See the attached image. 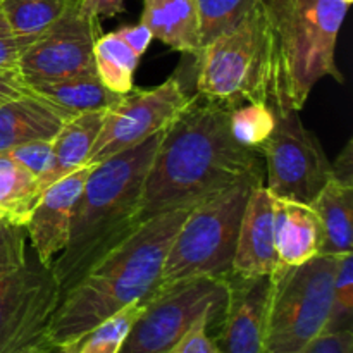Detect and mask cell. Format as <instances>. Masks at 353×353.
Masks as SVG:
<instances>
[{
  "mask_svg": "<svg viewBox=\"0 0 353 353\" xmlns=\"http://www.w3.org/2000/svg\"><path fill=\"white\" fill-rule=\"evenodd\" d=\"M37 37H21L10 26L0 7V71H17L24 52Z\"/></svg>",
  "mask_w": 353,
  "mask_h": 353,
  "instance_id": "obj_31",
  "label": "cell"
},
{
  "mask_svg": "<svg viewBox=\"0 0 353 353\" xmlns=\"http://www.w3.org/2000/svg\"><path fill=\"white\" fill-rule=\"evenodd\" d=\"M71 117L74 116L34 92L2 103L0 154L31 141H54Z\"/></svg>",
  "mask_w": 353,
  "mask_h": 353,
  "instance_id": "obj_16",
  "label": "cell"
},
{
  "mask_svg": "<svg viewBox=\"0 0 353 353\" xmlns=\"http://www.w3.org/2000/svg\"><path fill=\"white\" fill-rule=\"evenodd\" d=\"M79 6L38 34L23 54L19 74L28 85L97 74L93 47L102 28L99 17L85 14Z\"/></svg>",
  "mask_w": 353,
  "mask_h": 353,
  "instance_id": "obj_12",
  "label": "cell"
},
{
  "mask_svg": "<svg viewBox=\"0 0 353 353\" xmlns=\"http://www.w3.org/2000/svg\"><path fill=\"white\" fill-rule=\"evenodd\" d=\"M228 302L226 278L181 279L161 286L145 302L119 353H171L200 319L219 330Z\"/></svg>",
  "mask_w": 353,
  "mask_h": 353,
  "instance_id": "obj_8",
  "label": "cell"
},
{
  "mask_svg": "<svg viewBox=\"0 0 353 353\" xmlns=\"http://www.w3.org/2000/svg\"><path fill=\"white\" fill-rule=\"evenodd\" d=\"M107 110L81 112L71 117L62 126L57 138L54 140V169L45 181V188H48L57 179L71 174L76 169L93 165L88 164V157L93 145H95L97 137L102 130Z\"/></svg>",
  "mask_w": 353,
  "mask_h": 353,
  "instance_id": "obj_20",
  "label": "cell"
},
{
  "mask_svg": "<svg viewBox=\"0 0 353 353\" xmlns=\"http://www.w3.org/2000/svg\"><path fill=\"white\" fill-rule=\"evenodd\" d=\"M259 152L271 196L312 203L333 178V162L316 133L303 126L299 110L276 112L274 130Z\"/></svg>",
  "mask_w": 353,
  "mask_h": 353,
  "instance_id": "obj_10",
  "label": "cell"
},
{
  "mask_svg": "<svg viewBox=\"0 0 353 353\" xmlns=\"http://www.w3.org/2000/svg\"><path fill=\"white\" fill-rule=\"evenodd\" d=\"M192 99L174 76L154 88H133L107 110L88 164H102L164 131Z\"/></svg>",
  "mask_w": 353,
  "mask_h": 353,
  "instance_id": "obj_11",
  "label": "cell"
},
{
  "mask_svg": "<svg viewBox=\"0 0 353 353\" xmlns=\"http://www.w3.org/2000/svg\"><path fill=\"white\" fill-rule=\"evenodd\" d=\"M255 3L257 0H196L202 48L233 28Z\"/></svg>",
  "mask_w": 353,
  "mask_h": 353,
  "instance_id": "obj_27",
  "label": "cell"
},
{
  "mask_svg": "<svg viewBox=\"0 0 353 353\" xmlns=\"http://www.w3.org/2000/svg\"><path fill=\"white\" fill-rule=\"evenodd\" d=\"M116 33L123 38L124 43H126L128 47H130L131 50L138 55V57H141V55L147 52V48L150 47L152 40H154V37H152V31L141 23H138L137 26L119 28Z\"/></svg>",
  "mask_w": 353,
  "mask_h": 353,
  "instance_id": "obj_35",
  "label": "cell"
},
{
  "mask_svg": "<svg viewBox=\"0 0 353 353\" xmlns=\"http://www.w3.org/2000/svg\"><path fill=\"white\" fill-rule=\"evenodd\" d=\"M274 126L276 112L265 102H248L230 112L231 134L238 143L252 150L259 152Z\"/></svg>",
  "mask_w": 353,
  "mask_h": 353,
  "instance_id": "obj_26",
  "label": "cell"
},
{
  "mask_svg": "<svg viewBox=\"0 0 353 353\" xmlns=\"http://www.w3.org/2000/svg\"><path fill=\"white\" fill-rule=\"evenodd\" d=\"M324 233L323 255L341 257L353 247V183L331 178L310 203Z\"/></svg>",
  "mask_w": 353,
  "mask_h": 353,
  "instance_id": "obj_19",
  "label": "cell"
},
{
  "mask_svg": "<svg viewBox=\"0 0 353 353\" xmlns=\"http://www.w3.org/2000/svg\"><path fill=\"white\" fill-rule=\"evenodd\" d=\"M79 9L85 14L102 19V17L119 16L126 7H124V0H81Z\"/></svg>",
  "mask_w": 353,
  "mask_h": 353,
  "instance_id": "obj_36",
  "label": "cell"
},
{
  "mask_svg": "<svg viewBox=\"0 0 353 353\" xmlns=\"http://www.w3.org/2000/svg\"><path fill=\"white\" fill-rule=\"evenodd\" d=\"M345 2H347V3H348V6H350V3L353 2V0H345Z\"/></svg>",
  "mask_w": 353,
  "mask_h": 353,
  "instance_id": "obj_38",
  "label": "cell"
},
{
  "mask_svg": "<svg viewBox=\"0 0 353 353\" xmlns=\"http://www.w3.org/2000/svg\"><path fill=\"white\" fill-rule=\"evenodd\" d=\"M31 88L17 71H0V105L19 97L30 95Z\"/></svg>",
  "mask_w": 353,
  "mask_h": 353,
  "instance_id": "obj_34",
  "label": "cell"
},
{
  "mask_svg": "<svg viewBox=\"0 0 353 353\" xmlns=\"http://www.w3.org/2000/svg\"><path fill=\"white\" fill-rule=\"evenodd\" d=\"M145 302L147 300L131 303L93 327L78 343V353H119Z\"/></svg>",
  "mask_w": 353,
  "mask_h": 353,
  "instance_id": "obj_25",
  "label": "cell"
},
{
  "mask_svg": "<svg viewBox=\"0 0 353 353\" xmlns=\"http://www.w3.org/2000/svg\"><path fill=\"white\" fill-rule=\"evenodd\" d=\"M276 265L278 254L274 245L272 196L264 183H261L252 188L241 216L231 274L241 278L269 276Z\"/></svg>",
  "mask_w": 353,
  "mask_h": 353,
  "instance_id": "obj_15",
  "label": "cell"
},
{
  "mask_svg": "<svg viewBox=\"0 0 353 353\" xmlns=\"http://www.w3.org/2000/svg\"><path fill=\"white\" fill-rule=\"evenodd\" d=\"M192 207L171 209L141 223L130 238L62 293L52 323V345L79 343L121 309L150 299L161 285L172 240Z\"/></svg>",
  "mask_w": 353,
  "mask_h": 353,
  "instance_id": "obj_2",
  "label": "cell"
},
{
  "mask_svg": "<svg viewBox=\"0 0 353 353\" xmlns=\"http://www.w3.org/2000/svg\"><path fill=\"white\" fill-rule=\"evenodd\" d=\"M97 76L114 93L126 95L134 88V71L140 57L124 43L123 38L112 33L100 34L93 47Z\"/></svg>",
  "mask_w": 353,
  "mask_h": 353,
  "instance_id": "obj_23",
  "label": "cell"
},
{
  "mask_svg": "<svg viewBox=\"0 0 353 353\" xmlns=\"http://www.w3.org/2000/svg\"><path fill=\"white\" fill-rule=\"evenodd\" d=\"M45 353H78V343L61 345V347H52L50 350H47Z\"/></svg>",
  "mask_w": 353,
  "mask_h": 353,
  "instance_id": "obj_37",
  "label": "cell"
},
{
  "mask_svg": "<svg viewBox=\"0 0 353 353\" xmlns=\"http://www.w3.org/2000/svg\"><path fill=\"white\" fill-rule=\"evenodd\" d=\"M300 353H353V331L323 333Z\"/></svg>",
  "mask_w": 353,
  "mask_h": 353,
  "instance_id": "obj_33",
  "label": "cell"
},
{
  "mask_svg": "<svg viewBox=\"0 0 353 353\" xmlns=\"http://www.w3.org/2000/svg\"><path fill=\"white\" fill-rule=\"evenodd\" d=\"M37 95L43 97L48 102L62 107L72 116L93 110L112 109L124 95L114 93L100 81L97 74L78 76V78L61 79V81L37 83L30 85Z\"/></svg>",
  "mask_w": 353,
  "mask_h": 353,
  "instance_id": "obj_21",
  "label": "cell"
},
{
  "mask_svg": "<svg viewBox=\"0 0 353 353\" xmlns=\"http://www.w3.org/2000/svg\"><path fill=\"white\" fill-rule=\"evenodd\" d=\"M162 133L92 169L74 205L68 245L52 264L62 293L140 228L141 190Z\"/></svg>",
  "mask_w": 353,
  "mask_h": 353,
  "instance_id": "obj_3",
  "label": "cell"
},
{
  "mask_svg": "<svg viewBox=\"0 0 353 353\" xmlns=\"http://www.w3.org/2000/svg\"><path fill=\"white\" fill-rule=\"evenodd\" d=\"M268 54V103L274 112L302 110L323 78L345 83L336 43L345 0H259Z\"/></svg>",
  "mask_w": 353,
  "mask_h": 353,
  "instance_id": "obj_4",
  "label": "cell"
},
{
  "mask_svg": "<svg viewBox=\"0 0 353 353\" xmlns=\"http://www.w3.org/2000/svg\"><path fill=\"white\" fill-rule=\"evenodd\" d=\"M141 24L172 50L199 57L202 52L196 0H143Z\"/></svg>",
  "mask_w": 353,
  "mask_h": 353,
  "instance_id": "obj_18",
  "label": "cell"
},
{
  "mask_svg": "<svg viewBox=\"0 0 353 353\" xmlns=\"http://www.w3.org/2000/svg\"><path fill=\"white\" fill-rule=\"evenodd\" d=\"M62 299L52 268L37 257L0 279V353H45Z\"/></svg>",
  "mask_w": 353,
  "mask_h": 353,
  "instance_id": "obj_9",
  "label": "cell"
},
{
  "mask_svg": "<svg viewBox=\"0 0 353 353\" xmlns=\"http://www.w3.org/2000/svg\"><path fill=\"white\" fill-rule=\"evenodd\" d=\"M353 331V254L341 255L333 283L330 317L324 333Z\"/></svg>",
  "mask_w": 353,
  "mask_h": 353,
  "instance_id": "obj_28",
  "label": "cell"
},
{
  "mask_svg": "<svg viewBox=\"0 0 353 353\" xmlns=\"http://www.w3.org/2000/svg\"><path fill=\"white\" fill-rule=\"evenodd\" d=\"M269 276L228 274V302L214 341L223 353H265Z\"/></svg>",
  "mask_w": 353,
  "mask_h": 353,
  "instance_id": "obj_13",
  "label": "cell"
},
{
  "mask_svg": "<svg viewBox=\"0 0 353 353\" xmlns=\"http://www.w3.org/2000/svg\"><path fill=\"white\" fill-rule=\"evenodd\" d=\"M255 185L261 183L241 181L190 209L168 252L159 288L199 276L231 274L241 216Z\"/></svg>",
  "mask_w": 353,
  "mask_h": 353,
  "instance_id": "obj_5",
  "label": "cell"
},
{
  "mask_svg": "<svg viewBox=\"0 0 353 353\" xmlns=\"http://www.w3.org/2000/svg\"><path fill=\"white\" fill-rule=\"evenodd\" d=\"M45 190L26 169L0 154V223L26 226Z\"/></svg>",
  "mask_w": 353,
  "mask_h": 353,
  "instance_id": "obj_22",
  "label": "cell"
},
{
  "mask_svg": "<svg viewBox=\"0 0 353 353\" xmlns=\"http://www.w3.org/2000/svg\"><path fill=\"white\" fill-rule=\"evenodd\" d=\"M81 0H0L10 26L21 37H38Z\"/></svg>",
  "mask_w": 353,
  "mask_h": 353,
  "instance_id": "obj_24",
  "label": "cell"
},
{
  "mask_svg": "<svg viewBox=\"0 0 353 353\" xmlns=\"http://www.w3.org/2000/svg\"><path fill=\"white\" fill-rule=\"evenodd\" d=\"M196 62L195 95L200 99L228 109L268 103V54L259 0L233 28L205 45Z\"/></svg>",
  "mask_w": 353,
  "mask_h": 353,
  "instance_id": "obj_7",
  "label": "cell"
},
{
  "mask_svg": "<svg viewBox=\"0 0 353 353\" xmlns=\"http://www.w3.org/2000/svg\"><path fill=\"white\" fill-rule=\"evenodd\" d=\"M230 112L228 107L193 95L165 128L141 190V223L171 209L195 205L241 181L264 183V159L234 140Z\"/></svg>",
  "mask_w": 353,
  "mask_h": 353,
  "instance_id": "obj_1",
  "label": "cell"
},
{
  "mask_svg": "<svg viewBox=\"0 0 353 353\" xmlns=\"http://www.w3.org/2000/svg\"><path fill=\"white\" fill-rule=\"evenodd\" d=\"M272 212L278 265H300L323 255V226L310 203L272 196Z\"/></svg>",
  "mask_w": 353,
  "mask_h": 353,
  "instance_id": "obj_17",
  "label": "cell"
},
{
  "mask_svg": "<svg viewBox=\"0 0 353 353\" xmlns=\"http://www.w3.org/2000/svg\"><path fill=\"white\" fill-rule=\"evenodd\" d=\"M7 154L14 162L34 176L45 190V181L54 169V141H31L12 148Z\"/></svg>",
  "mask_w": 353,
  "mask_h": 353,
  "instance_id": "obj_29",
  "label": "cell"
},
{
  "mask_svg": "<svg viewBox=\"0 0 353 353\" xmlns=\"http://www.w3.org/2000/svg\"><path fill=\"white\" fill-rule=\"evenodd\" d=\"M26 238L23 226L0 223V279L26 262Z\"/></svg>",
  "mask_w": 353,
  "mask_h": 353,
  "instance_id": "obj_30",
  "label": "cell"
},
{
  "mask_svg": "<svg viewBox=\"0 0 353 353\" xmlns=\"http://www.w3.org/2000/svg\"><path fill=\"white\" fill-rule=\"evenodd\" d=\"M340 257L317 255L269 274L265 353H300L326 330Z\"/></svg>",
  "mask_w": 353,
  "mask_h": 353,
  "instance_id": "obj_6",
  "label": "cell"
},
{
  "mask_svg": "<svg viewBox=\"0 0 353 353\" xmlns=\"http://www.w3.org/2000/svg\"><path fill=\"white\" fill-rule=\"evenodd\" d=\"M209 319H200L171 353H223L209 333Z\"/></svg>",
  "mask_w": 353,
  "mask_h": 353,
  "instance_id": "obj_32",
  "label": "cell"
},
{
  "mask_svg": "<svg viewBox=\"0 0 353 353\" xmlns=\"http://www.w3.org/2000/svg\"><path fill=\"white\" fill-rule=\"evenodd\" d=\"M93 168L85 165L52 183L31 212L24 230L40 264L52 268L68 245L74 205Z\"/></svg>",
  "mask_w": 353,
  "mask_h": 353,
  "instance_id": "obj_14",
  "label": "cell"
}]
</instances>
